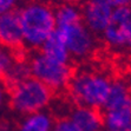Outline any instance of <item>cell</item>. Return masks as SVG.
Segmentation results:
<instances>
[{"label": "cell", "instance_id": "cell-14", "mask_svg": "<svg viewBox=\"0 0 131 131\" xmlns=\"http://www.w3.org/2000/svg\"><path fill=\"white\" fill-rule=\"evenodd\" d=\"M17 58H18V53L0 45V79L5 77V74L8 72Z\"/></svg>", "mask_w": 131, "mask_h": 131}, {"label": "cell", "instance_id": "cell-12", "mask_svg": "<svg viewBox=\"0 0 131 131\" xmlns=\"http://www.w3.org/2000/svg\"><path fill=\"white\" fill-rule=\"evenodd\" d=\"M38 51L52 60L59 61L63 64H72L70 52L67 50L64 40L61 39V37L56 31L52 36H50V38H47V40Z\"/></svg>", "mask_w": 131, "mask_h": 131}, {"label": "cell", "instance_id": "cell-13", "mask_svg": "<svg viewBox=\"0 0 131 131\" xmlns=\"http://www.w3.org/2000/svg\"><path fill=\"white\" fill-rule=\"evenodd\" d=\"M28 77H31L28 60L24 58H17L13 65L11 66V69L8 70V72L3 78V80L8 89L23 80L27 79Z\"/></svg>", "mask_w": 131, "mask_h": 131}, {"label": "cell", "instance_id": "cell-11", "mask_svg": "<svg viewBox=\"0 0 131 131\" xmlns=\"http://www.w3.org/2000/svg\"><path fill=\"white\" fill-rule=\"evenodd\" d=\"M56 119L49 110L26 115L20 117L15 131H53Z\"/></svg>", "mask_w": 131, "mask_h": 131}, {"label": "cell", "instance_id": "cell-17", "mask_svg": "<svg viewBox=\"0 0 131 131\" xmlns=\"http://www.w3.org/2000/svg\"><path fill=\"white\" fill-rule=\"evenodd\" d=\"M8 104V89L3 79H0V112Z\"/></svg>", "mask_w": 131, "mask_h": 131}, {"label": "cell", "instance_id": "cell-3", "mask_svg": "<svg viewBox=\"0 0 131 131\" xmlns=\"http://www.w3.org/2000/svg\"><path fill=\"white\" fill-rule=\"evenodd\" d=\"M111 83L112 78L101 71H74L66 92L73 105L102 110L109 97Z\"/></svg>", "mask_w": 131, "mask_h": 131}, {"label": "cell", "instance_id": "cell-16", "mask_svg": "<svg viewBox=\"0 0 131 131\" xmlns=\"http://www.w3.org/2000/svg\"><path fill=\"white\" fill-rule=\"evenodd\" d=\"M21 5V0H0V14L18 9Z\"/></svg>", "mask_w": 131, "mask_h": 131}, {"label": "cell", "instance_id": "cell-21", "mask_svg": "<svg viewBox=\"0 0 131 131\" xmlns=\"http://www.w3.org/2000/svg\"><path fill=\"white\" fill-rule=\"evenodd\" d=\"M99 131H110V130H107V129H105V128H103L102 130H99Z\"/></svg>", "mask_w": 131, "mask_h": 131}, {"label": "cell", "instance_id": "cell-2", "mask_svg": "<svg viewBox=\"0 0 131 131\" xmlns=\"http://www.w3.org/2000/svg\"><path fill=\"white\" fill-rule=\"evenodd\" d=\"M24 49L38 51L56 31L54 7L43 0H30L18 8Z\"/></svg>", "mask_w": 131, "mask_h": 131}, {"label": "cell", "instance_id": "cell-5", "mask_svg": "<svg viewBox=\"0 0 131 131\" xmlns=\"http://www.w3.org/2000/svg\"><path fill=\"white\" fill-rule=\"evenodd\" d=\"M104 128L110 131H131V84L112 79L106 102L101 110Z\"/></svg>", "mask_w": 131, "mask_h": 131}, {"label": "cell", "instance_id": "cell-8", "mask_svg": "<svg viewBox=\"0 0 131 131\" xmlns=\"http://www.w3.org/2000/svg\"><path fill=\"white\" fill-rule=\"evenodd\" d=\"M82 18L86 27L99 37L107 27L115 7L109 0H83L79 4Z\"/></svg>", "mask_w": 131, "mask_h": 131}, {"label": "cell", "instance_id": "cell-1", "mask_svg": "<svg viewBox=\"0 0 131 131\" xmlns=\"http://www.w3.org/2000/svg\"><path fill=\"white\" fill-rule=\"evenodd\" d=\"M56 32L64 40L72 60H84L95 52L97 36L86 27L79 5L59 4L54 7Z\"/></svg>", "mask_w": 131, "mask_h": 131}, {"label": "cell", "instance_id": "cell-6", "mask_svg": "<svg viewBox=\"0 0 131 131\" xmlns=\"http://www.w3.org/2000/svg\"><path fill=\"white\" fill-rule=\"evenodd\" d=\"M27 60L31 76L33 78L45 84L53 92L66 91L74 73L72 64H63L52 60L39 51H33V54Z\"/></svg>", "mask_w": 131, "mask_h": 131}, {"label": "cell", "instance_id": "cell-9", "mask_svg": "<svg viewBox=\"0 0 131 131\" xmlns=\"http://www.w3.org/2000/svg\"><path fill=\"white\" fill-rule=\"evenodd\" d=\"M0 45L19 53L24 49L21 25L18 9L0 14Z\"/></svg>", "mask_w": 131, "mask_h": 131}, {"label": "cell", "instance_id": "cell-19", "mask_svg": "<svg viewBox=\"0 0 131 131\" xmlns=\"http://www.w3.org/2000/svg\"><path fill=\"white\" fill-rule=\"evenodd\" d=\"M83 0H59V4H73V5H79Z\"/></svg>", "mask_w": 131, "mask_h": 131}, {"label": "cell", "instance_id": "cell-20", "mask_svg": "<svg viewBox=\"0 0 131 131\" xmlns=\"http://www.w3.org/2000/svg\"><path fill=\"white\" fill-rule=\"evenodd\" d=\"M0 131H15V129H12V128H9V126H4V128L0 129Z\"/></svg>", "mask_w": 131, "mask_h": 131}, {"label": "cell", "instance_id": "cell-18", "mask_svg": "<svg viewBox=\"0 0 131 131\" xmlns=\"http://www.w3.org/2000/svg\"><path fill=\"white\" fill-rule=\"evenodd\" d=\"M109 3L113 7H123V6H131V0H109Z\"/></svg>", "mask_w": 131, "mask_h": 131}, {"label": "cell", "instance_id": "cell-10", "mask_svg": "<svg viewBox=\"0 0 131 131\" xmlns=\"http://www.w3.org/2000/svg\"><path fill=\"white\" fill-rule=\"evenodd\" d=\"M67 117L80 131H99L104 128L101 110L93 107L73 105Z\"/></svg>", "mask_w": 131, "mask_h": 131}, {"label": "cell", "instance_id": "cell-7", "mask_svg": "<svg viewBox=\"0 0 131 131\" xmlns=\"http://www.w3.org/2000/svg\"><path fill=\"white\" fill-rule=\"evenodd\" d=\"M101 38L113 51L131 52V6L115 7L111 20Z\"/></svg>", "mask_w": 131, "mask_h": 131}, {"label": "cell", "instance_id": "cell-4", "mask_svg": "<svg viewBox=\"0 0 131 131\" xmlns=\"http://www.w3.org/2000/svg\"><path fill=\"white\" fill-rule=\"evenodd\" d=\"M53 95L51 89L31 76L8 88V106L15 115L23 117L47 110Z\"/></svg>", "mask_w": 131, "mask_h": 131}, {"label": "cell", "instance_id": "cell-15", "mask_svg": "<svg viewBox=\"0 0 131 131\" xmlns=\"http://www.w3.org/2000/svg\"><path fill=\"white\" fill-rule=\"evenodd\" d=\"M53 131H80L67 116L56 119Z\"/></svg>", "mask_w": 131, "mask_h": 131}]
</instances>
